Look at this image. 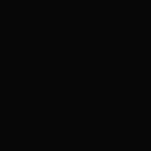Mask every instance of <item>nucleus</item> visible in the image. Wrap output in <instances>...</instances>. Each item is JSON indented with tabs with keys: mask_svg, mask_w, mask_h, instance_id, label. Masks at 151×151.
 Here are the masks:
<instances>
[]
</instances>
